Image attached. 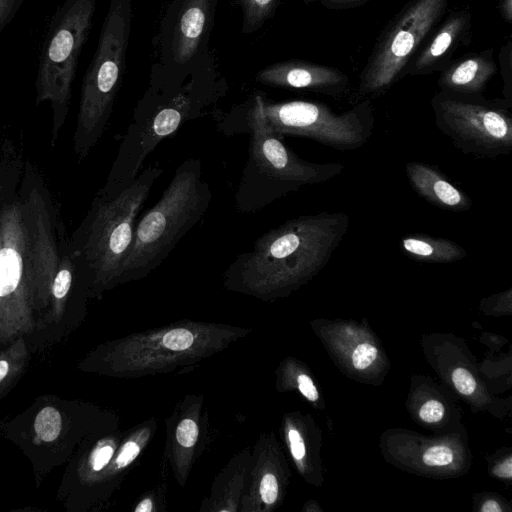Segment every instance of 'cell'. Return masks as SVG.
Returning a JSON list of instances; mask_svg holds the SVG:
<instances>
[{"label": "cell", "mask_w": 512, "mask_h": 512, "mask_svg": "<svg viewBox=\"0 0 512 512\" xmlns=\"http://www.w3.org/2000/svg\"><path fill=\"white\" fill-rule=\"evenodd\" d=\"M445 413L443 404L437 400H429L423 404L419 417L427 423H435L442 419Z\"/></svg>", "instance_id": "obj_29"}, {"label": "cell", "mask_w": 512, "mask_h": 512, "mask_svg": "<svg viewBox=\"0 0 512 512\" xmlns=\"http://www.w3.org/2000/svg\"><path fill=\"white\" fill-rule=\"evenodd\" d=\"M137 512H150L152 510V502L150 499H145L136 507Z\"/></svg>", "instance_id": "obj_39"}, {"label": "cell", "mask_w": 512, "mask_h": 512, "mask_svg": "<svg viewBox=\"0 0 512 512\" xmlns=\"http://www.w3.org/2000/svg\"><path fill=\"white\" fill-rule=\"evenodd\" d=\"M452 450L447 446H433L423 455V462L428 466H445L453 461Z\"/></svg>", "instance_id": "obj_24"}, {"label": "cell", "mask_w": 512, "mask_h": 512, "mask_svg": "<svg viewBox=\"0 0 512 512\" xmlns=\"http://www.w3.org/2000/svg\"><path fill=\"white\" fill-rule=\"evenodd\" d=\"M377 356V349L369 344H359L352 353V363L356 369H365L370 366Z\"/></svg>", "instance_id": "obj_25"}, {"label": "cell", "mask_w": 512, "mask_h": 512, "mask_svg": "<svg viewBox=\"0 0 512 512\" xmlns=\"http://www.w3.org/2000/svg\"><path fill=\"white\" fill-rule=\"evenodd\" d=\"M162 173L160 167L150 166L117 195L95 199L83 228L78 257L98 288L116 284L133 242L137 217Z\"/></svg>", "instance_id": "obj_6"}, {"label": "cell", "mask_w": 512, "mask_h": 512, "mask_svg": "<svg viewBox=\"0 0 512 512\" xmlns=\"http://www.w3.org/2000/svg\"><path fill=\"white\" fill-rule=\"evenodd\" d=\"M218 0H170L157 37L156 62L149 86L165 95L176 93L212 53Z\"/></svg>", "instance_id": "obj_8"}, {"label": "cell", "mask_w": 512, "mask_h": 512, "mask_svg": "<svg viewBox=\"0 0 512 512\" xmlns=\"http://www.w3.org/2000/svg\"><path fill=\"white\" fill-rule=\"evenodd\" d=\"M140 452V447L133 441L126 442L116 460L118 468H122L131 463Z\"/></svg>", "instance_id": "obj_32"}, {"label": "cell", "mask_w": 512, "mask_h": 512, "mask_svg": "<svg viewBox=\"0 0 512 512\" xmlns=\"http://www.w3.org/2000/svg\"><path fill=\"white\" fill-rule=\"evenodd\" d=\"M472 14L468 9L450 12L430 33L406 66L403 77L443 71L461 46L471 41Z\"/></svg>", "instance_id": "obj_14"}, {"label": "cell", "mask_w": 512, "mask_h": 512, "mask_svg": "<svg viewBox=\"0 0 512 512\" xmlns=\"http://www.w3.org/2000/svg\"><path fill=\"white\" fill-rule=\"evenodd\" d=\"M449 0H410L387 24L359 75L358 97L379 96L403 78L421 45L445 17Z\"/></svg>", "instance_id": "obj_12"}, {"label": "cell", "mask_w": 512, "mask_h": 512, "mask_svg": "<svg viewBox=\"0 0 512 512\" xmlns=\"http://www.w3.org/2000/svg\"><path fill=\"white\" fill-rule=\"evenodd\" d=\"M255 82L262 85L345 98L350 91L349 77L340 69L306 60H285L259 70Z\"/></svg>", "instance_id": "obj_13"}, {"label": "cell", "mask_w": 512, "mask_h": 512, "mask_svg": "<svg viewBox=\"0 0 512 512\" xmlns=\"http://www.w3.org/2000/svg\"><path fill=\"white\" fill-rule=\"evenodd\" d=\"M56 245L39 194L0 211V345L36 327L35 313L50 304L58 269Z\"/></svg>", "instance_id": "obj_1"}, {"label": "cell", "mask_w": 512, "mask_h": 512, "mask_svg": "<svg viewBox=\"0 0 512 512\" xmlns=\"http://www.w3.org/2000/svg\"><path fill=\"white\" fill-rule=\"evenodd\" d=\"M73 281V264L71 260H62L59 263L53 278L50 293V317L53 321L61 319L65 304Z\"/></svg>", "instance_id": "obj_20"}, {"label": "cell", "mask_w": 512, "mask_h": 512, "mask_svg": "<svg viewBox=\"0 0 512 512\" xmlns=\"http://www.w3.org/2000/svg\"><path fill=\"white\" fill-rule=\"evenodd\" d=\"M193 335L190 331L182 328L173 329L163 337V345L173 351L188 349L193 343Z\"/></svg>", "instance_id": "obj_23"}, {"label": "cell", "mask_w": 512, "mask_h": 512, "mask_svg": "<svg viewBox=\"0 0 512 512\" xmlns=\"http://www.w3.org/2000/svg\"><path fill=\"white\" fill-rule=\"evenodd\" d=\"M212 192L202 179L201 161L184 160L158 202L137 220L133 242L116 283L142 278L160 266L202 219Z\"/></svg>", "instance_id": "obj_5"}, {"label": "cell", "mask_w": 512, "mask_h": 512, "mask_svg": "<svg viewBox=\"0 0 512 512\" xmlns=\"http://www.w3.org/2000/svg\"><path fill=\"white\" fill-rule=\"evenodd\" d=\"M436 127L463 154L496 158L512 151V104L482 94L438 91L431 99Z\"/></svg>", "instance_id": "obj_10"}, {"label": "cell", "mask_w": 512, "mask_h": 512, "mask_svg": "<svg viewBox=\"0 0 512 512\" xmlns=\"http://www.w3.org/2000/svg\"><path fill=\"white\" fill-rule=\"evenodd\" d=\"M497 73L493 49L470 52L441 71L437 80L440 91L460 94H483L488 83Z\"/></svg>", "instance_id": "obj_15"}, {"label": "cell", "mask_w": 512, "mask_h": 512, "mask_svg": "<svg viewBox=\"0 0 512 512\" xmlns=\"http://www.w3.org/2000/svg\"><path fill=\"white\" fill-rule=\"evenodd\" d=\"M499 11L502 18L508 23H512V0H499Z\"/></svg>", "instance_id": "obj_37"}, {"label": "cell", "mask_w": 512, "mask_h": 512, "mask_svg": "<svg viewBox=\"0 0 512 512\" xmlns=\"http://www.w3.org/2000/svg\"><path fill=\"white\" fill-rule=\"evenodd\" d=\"M254 97L269 126L281 137L300 136L337 150H355L371 137L375 118L369 98L351 109L335 113L322 102L273 101L261 93Z\"/></svg>", "instance_id": "obj_11"}, {"label": "cell", "mask_w": 512, "mask_h": 512, "mask_svg": "<svg viewBox=\"0 0 512 512\" xmlns=\"http://www.w3.org/2000/svg\"><path fill=\"white\" fill-rule=\"evenodd\" d=\"M260 494L266 504L275 502L278 495V484L273 474L267 473L263 476L260 484Z\"/></svg>", "instance_id": "obj_30"}, {"label": "cell", "mask_w": 512, "mask_h": 512, "mask_svg": "<svg viewBox=\"0 0 512 512\" xmlns=\"http://www.w3.org/2000/svg\"><path fill=\"white\" fill-rule=\"evenodd\" d=\"M114 449L111 445H99L90 454L88 465L91 473L99 472L110 462Z\"/></svg>", "instance_id": "obj_26"}, {"label": "cell", "mask_w": 512, "mask_h": 512, "mask_svg": "<svg viewBox=\"0 0 512 512\" xmlns=\"http://www.w3.org/2000/svg\"><path fill=\"white\" fill-rule=\"evenodd\" d=\"M62 427L60 411L53 406H46L37 413L33 423L35 440L39 443L53 442L59 438Z\"/></svg>", "instance_id": "obj_21"}, {"label": "cell", "mask_w": 512, "mask_h": 512, "mask_svg": "<svg viewBox=\"0 0 512 512\" xmlns=\"http://www.w3.org/2000/svg\"><path fill=\"white\" fill-rule=\"evenodd\" d=\"M132 18L133 0H110L81 88L76 147L83 154L98 141L110 118L125 72Z\"/></svg>", "instance_id": "obj_7"}, {"label": "cell", "mask_w": 512, "mask_h": 512, "mask_svg": "<svg viewBox=\"0 0 512 512\" xmlns=\"http://www.w3.org/2000/svg\"><path fill=\"white\" fill-rule=\"evenodd\" d=\"M305 4H311L315 2H319L320 0H302Z\"/></svg>", "instance_id": "obj_40"}, {"label": "cell", "mask_w": 512, "mask_h": 512, "mask_svg": "<svg viewBox=\"0 0 512 512\" xmlns=\"http://www.w3.org/2000/svg\"><path fill=\"white\" fill-rule=\"evenodd\" d=\"M405 172L412 189L430 204L453 212L471 208L469 196L435 166L411 161L405 165Z\"/></svg>", "instance_id": "obj_16"}, {"label": "cell", "mask_w": 512, "mask_h": 512, "mask_svg": "<svg viewBox=\"0 0 512 512\" xmlns=\"http://www.w3.org/2000/svg\"><path fill=\"white\" fill-rule=\"evenodd\" d=\"M219 124L228 132L249 134L248 159L235 193L241 213H254L305 185L329 181L343 163H313L298 157L267 123L254 97L224 115Z\"/></svg>", "instance_id": "obj_4"}, {"label": "cell", "mask_w": 512, "mask_h": 512, "mask_svg": "<svg viewBox=\"0 0 512 512\" xmlns=\"http://www.w3.org/2000/svg\"><path fill=\"white\" fill-rule=\"evenodd\" d=\"M298 388L300 392L310 401H316L319 397L318 391L311 380V378L305 374L298 377Z\"/></svg>", "instance_id": "obj_35"}, {"label": "cell", "mask_w": 512, "mask_h": 512, "mask_svg": "<svg viewBox=\"0 0 512 512\" xmlns=\"http://www.w3.org/2000/svg\"><path fill=\"white\" fill-rule=\"evenodd\" d=\"M227 90L213 53L176 93L165 95L147 88L132 113V121L100 196L111 198L129 187L160 142L174 135L187 121L204 116Z\"/></svg>", "instance_id": "obj_3"}, {"label": "cell", "mask_w": 512, "mask_h": 512, "mask_svg": "<svg viewBox=\"0 0 512 512\" xmlns=\"http://www.w3.org/2000/svg\"><path fill=\"white\" fill-rule=\"evenodd\" d=\"M481 511H483V512H500V511H502V508L499 506V504L496 501L489 500L483 504Z\"/></svg>", "instance_id": "obj_38"}, {"label": "cell", "mask_w": 512, "mask_h": 512, "mask_svg": "<svg viewBox=\"0 0 512 512\" xmlns=\"http://www.w3.org/2000/svg\"><path fill=\"white\" fill-rule=\"evenodd\" d=\"M399 246L406 256L422 263H454L467 256V251L458 243L422 233L404 236Z\"/></svg>", "instance_id": "obj_17"}, {"label": "cell", "mask_w": 512, "mask_h": 512, "mask_svg": "<svg viewBox=\"0 0 512 512\" xmlns=\"http://www.w3.org/2000/svg\"><path fill=\"white\" fill-rule=\"evenodd\" d=\"M29 361L24 337H18L0 351V399L16 384Z\"/></svg>", "instance_id": "obj_18"}, {"label": "cell", "mask_w": 512, "mask_h": 512, "mask_svg": "<svg viewBox=\"0 0 512 512\" xmlns=\"http://www.w3.org/2000/svg\"><path fill=\"white\" fill-rule=\"evenodd\" d=\"M198 437V427L191 419L182 420L176 430V438L183 447H191L196 443Z\"/></svg>", "instance_id": "obj_27"}, {"label": "cell", "mask_w": 512, "mask_h": 512, "mask_svg": "<svg viewBox=\"0 0 512 512\" xmlns=\"http://www.w3.org/2000/svg\"><path fill=\"white\" fill-rule=\"evenodd\" d=\"M291 453L296 460H301L305 455V445L299 432L290 429L288 433Z\"/></svg>", "instance_id": "obj_34"}, {"label": "cell", "mask_w": 512, "mask_h": 512, "mask_svg": "<svg viewBox=\"0 0 512 512\" xmlns=\"http://www.w3.org/2000/svg\"><path fill=\"white\" fill-rule=\"evenodd\" d=\"M371 0H320L319 2L330 10H347L364 5Z\"/></svg>", "instance_id": "obj_33"}, {"label": "cell", "mask_w": 512, "mask_h": 512, "mask_svg": "<svg viewBox=\"0 0 512 512\" xmlns=\"http://www.w3.org/2000/svg\"><path fill=\"white\" fill-rule=\"evenodd\" d=\"M349 226L342 212L302 215L268 230L252 250L226 270L229 285L257 292H280L302 284L329 262Z\"/></svg>", "instance_id": "obj_2"}, {"label": "cell", "mask_w": 512, "mask_h": 512, "mask_svg": "<svg viewBox=\"0 0 512 512\" xmlns=\"http://www.w3.org/2000/svg\"><path fill=\"white\" fill-rule=\"evenodd\" d=\"M452 381L456 389L464 395H470L476 388L472 374L464 368H457L452 373Z\"/></svg>", "instance_id": "obj_28"}, {"label": "cell", "mask_w": 512, "mask_h": 512, "mask_svg": "<svg viewBox=\"0 0 512 512\" xmlns=\"http://www.w3.org/2000/svg\"><path fill=\"white\" fill-rule=\"evenodd\" d=\"M97 0H64L45 36L36 77L37 103L50 102L54 133L65 117L78 60L88 39Z\"/></svg>", "instance_id": "obj_9"}, {"label": "cell", "mask_w": 512, "mask_h": 512, "mask_svg": "<svg viewBox=\"0 0 512 512\" xmlns=\"http://www.w3.org/2000/svg\"><path fill=\"white\" fill-rule=\"evenodd\" d=\"M283 0H233L242 15L241 31L250 34L258 31L271 19Z\"/></svg>", "instance_id": "obj_19"}, {"label": "cell", "mask_w": 512, "mask_h": 512, "mask_svg": "<svg viewBox=\"0 0 512 512\" xmlns=\"http://www.w3.org/2000/svg\"><path fill=\"white\" fill-rule=\"evenodd\" d=\"M512 459L511 457L507 458L506 461L501 463L498 466H495L493 469V474L502 477V478H511L512 476Z\"/></svg>", "instance_id": "obj_36"}, {"label": "cell", "mask_w": 512, "mask_h": 512, "mask_svg": "<svg viewBox=\"0 0 512 512\" xmlns=\"http://www.w3.org/2000/svg\"><path fill=\"white\" fill-rule=\"evenodd\" d=\"M25 0H0V31L14 18Z\"/></svg>", "instance_id": "obj_31"}, {"label": "cell", "mask_w": 512, "mask_h": 512, "mask_svg": "<svg viewBox=\"0 0 512 512\" xmlns=\"http://www.w3.org/2000/svg\"><path fill=\"white\" fill-rule=\"evenodd\" d=\"M512 41L509 39L499 52V63L504 82L503 94L507 102L512 104V74H511Z\"/></svg>", "instance_id": "obj_22"}]
</instances>
